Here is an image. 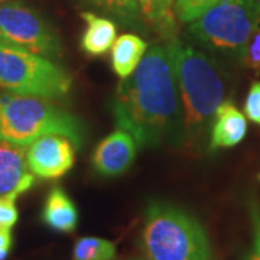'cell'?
<instances>
[{
	"label": "cell",
	"mask_w": 260,
	"mask_h": 260,
	"mask_svg": "<svg viewBox=\"0 0 260 260\" xmlns=\"http://www.w3.org/2000/svg\"><path fill=\"white\" fill-rule=\"evenodd\" d=\"M37 182L26 162V148L0 140V197L22 195Z\"/></svg>",
	"instance_id": "30bf717a"
},
{
	"label": "cell",
	"mask_w": 260,
	"mask_h": 260,
	"mask_svg": "<svg viewBox=\"0 0 260 260\" xmlns=\"http://www.w3.org/2000/svg\"><path fill=\"white\" fill-rule=\"evenodd\" d=\"M18 195L0 197V229L10 230L19 220V211L16 208Z\"/></svg>",
	"instance_id": "d6986e66"
},
{
	"label": "cell",
	"mask_w": 260,
	"mask_h": 260,
	"mask_svg": "<svg viewBox=\"0 0 260 260\" xmlns=\"http://www.w3.org/2000/svg\"><path fill=\"white\" fill-rule=\"evenodd\" d=\"M218 0H175V16L181 23H191L205 13Z\"/></svg>",
	"instance_id": "ac0fdd59"
},
{
	"label": "cell",
	"mask_w": 260,
	"mask_h": 260,
	"mask_svg": "<svg viewBox=\"0 0 260 260\" xmlns=\"http://www.w3.org/2000/svg\"><path fill=\"white\" fill-rule=\"evenodd\" d=\"M259 20L256 0H218L189 23L188 34L198 45L243 61Z\"/></svg>",
	"instance_id": "5b68a950"
},
{
	"label": "cell",
	"mask_w": 260,
	"mask_h": 260,
	"mask_svg": "<svg viewBox=\"0 0 260 260\" xmlns=\"http://www.w3.org/2000/svg\"><path fill=\"white\" fill-rule=\"evenodd\" d=\"M84 6L100 10L114 18L123 26L148 34V25L143 19L138 0H78Z\"/></svg>",
	"instance_id": "2e32d148"
},
{
	"label": "cell",
	"mask_w": 260,
	"mask_h": 260,
	"mask_svg": "<svg viewBox=\"0 0 260 260\" xmlns=\"http://www.w3.org/2000/svg\"><path fill=\"white\" fill-rule=\"evenodd\" d=\"M81 16L85 22L80 42L83 52L91 58L106 55L117 39V25L112 19L99 16L94 12H83Z\"/></svg>",
	"instance_id": "4fadbf2b"
},
{
	"label": "cell",
	"mask_w": 260,
	"mask_h": 260,
	"mask_svg": "<svg viewBox=\"0 0 260 260\" xmlns=\"http://www.w3.org/2000/svg\"><path fill=\"white\" fill-rule=\"evenodd\" d=\"M174 55L185 142L195 143L211 132L215 112L225 102L227 84L218 62L192 45L177 39Z\"/></svg>",
	"instance_id": "7a4b0ae2"
},
{
	"label": "cell",
	"mask_w": 260,
	"mask_h": 260,
	"mask_svg": "<svg viewBox=\"0 0 260 260\" xmlns=\"http://www.w3.org/2000/svg\"><path fill=\"white\" fill-rule=\"evenodd\" d=\"M244 113L246 116L254 121L256 124H260V83L251 84L250 90L246 97L244 103Z\"/></svg>",
	"instance_id": "7402d4cb"
},
{
	"label": "cell",
	"mask_w": 260,
	"mask_h": 260,
	"mask_svg": "<svg viewBox=\"0 0 260 260\" xmlns=\"http://www.w3.org/2000/svg\"><path fill=\"white\" fill-rule=\"evenodd\" d=\"M45 135H61L77 150L85 140V124L80 117L52 100L16 93H0V140L25 146Z\"/></svg>",
	"instance_id": "3957f363"
},
{
	"label": "cell",
	"mask_w": 260,
	"mask_h": 260,
	"mask_svg": "<svg viewBox=\"0 0 260 260\" xmlns=\"http://www.w3.org/2000/svg\"><path fill=\"white\" fill-rule=\"evenodd\" d=\"M0 39L48 59L62 55L56 29L39 12L19 2L0 6Z\"/></svg>",
	"instance_id": "52a82bcc"
},
{
	"label": "cell",
	"mask_w": 260,
	"mask_h": 260,
	"mask_svg": "<svg viewBox=\"0 0 260 260\" xmlns=\"http://www.w3.org/2000/svg\"><path fill=\"white\" fill-rule=\"evenodd\" d=\"M259 179H260V174H259Z\"/></svg>",
	"instance_id": "484cf974"
},
{
	"label": "cell",
	"mask_w": 260,
	"mask_h": 260,
	"mask_svg": "<svg viewBox=\"0 0 260 260\" xmlns=\"http://www.w3.org/2000/svg\"><path fill=\"white\" fill-rule=\"evenodd\" d=\"M242 62L249 68L260 71V20L257 23V28L254 29L249 41V45H247Z\"/></svg>",
	"instance_id": "44dd1931"
},
{
	"label": "cell",
	"mask_w": 260,
	"mask_h": 260,
	"mask_svg": "<svg viewBox=\"0 0 260 260\" xmlns=\"http://www.w3.org/2000/svg\"><path fill=\"white\" fill-rule=\"evenodd\" d=\"M0 88L54 102L71 93L73 77L52 59L0 39Z\"/></svg>",
	"instance_id": "8992f818"
},
{
	"label": "cell",
	"mask_w": 260,
	"mask_h": 260,
	"mask_svg": "<svg viewBox=\"0 0 260 260\" xmlns=\"http://www.w3.org/2000/svg\"><path fill=\"white\" fill-rule=\"evenodd\" d=\"M13 244L12 233L8 229H0V260H5L9 254Z\"/></svg>",
	"instance_id": "603a6c76"
},
{
	"label": "cell",
	"mask_w": 260,
	"mask_h": 260,
	"mask_svg": "<svg viewBox=\"0 0 260 260\" xmlns=\"http://www.w3.org/2000/svg\"><path fill=\"white\" fill-rule=\"evenodd\" d=\"M249 215L253 232V244L250 254L246 260H260V207L256 200H251L249 203Z\"/></svg>",
	"instance_id": "ffe728a7"
},
{
	"label": "cell",
	"mask_w": 260,
	"mask_h": 260,
	"mask_svg": "<svg viewBox=\"0 0 260 260\" xmlns=\"http://www.w3.org/2000/svg\"><path fill=\"white\" fill-rule=\"evenodd\" d=\"M41 220L54 232L73 233L78 225L80 214L70 195L61 186H54L45 198Z\"/></svg>",
	"instance_id": "7c38bea8"
},
{
	"label": "cell",
	"mask_w": 260,
	"mask_h": 260,
	"mask_svg": "<svg viewBox=\"0 0 260 260\" xmlns=\"http://www.w3.org/2000/svg\"><path fill=\"white\" fill-rule=\"evenodd\" d=\"M175 41L149 48L136 71L119 83L112 100L117 129L130 133L142 148L185 143Z\"/></svg>",
	"instance_id": "6da1fadb"
},
{
	"label": "cell",
	"mask_w": 260,
	"mask_h": 260,
	"mask_svg": "<svg viewBox=\"0 0 260 260\" xmlns=\"http://www.w3.org/2000/svg\"><path fill=\"white\" fill-rule=\"evenodd\" d=\"M148 42L135 34H124L112 48V70L117 77L127 78L136 71L148 51Z\"/></svg>",
	"instance_id": "5bb4252c"
},
{
	"label": "cell",
	"mask_w": 260,
	"mask_h": 260,
	"mask_svg": "<svg viewBox=\"0 0 260 260\" xmlns=\"http://www.w3.org/2000/svg\"><path fill=\"white\" fill-rule=\"evenodd\" d=\"M116 244L100 237H81L73 249V260H114Z\"/></svg>",
	"instance_id": "e0dca14e"
},
{
	"label": "cell",
	"mask_w": 260,
	"mask_h": 260,
	"mask_svg": "<svg viewBox=\"0 0 260 260\" xmlns=\"http://www.w3.org/2000/svg\"><path fill=\"white\" fill-rule=\"evenodd\" d=\"M149 30H155L167 42L178 39L175 0H138Z\"/></svg>",
	"instance_id": "9a60e30c"
},
{
	"label": "cell",
	"mask_w": 260,
	"mask_h": 260,
	"mask_svg": "<svg viewBox=\"0 0 260 260\" xmlns=\"http://www.w3.org/2000/svg\"><path fill=\"white\" fill-rule=\"evenodd\" d=\"M74 143L61 135H45L26 148L30 172L39 179H58L74 167Z\"/></svg>",
	"instance_id": "ba28073f"
},
{
	"label": "cell",
	"mask_w": 260,
	"mask_h": 260,
	"mask_svg": "<svg viewBox=\"0 0 260 260\" xmlns=\"http://www.w3.org/2000/svg\"><path fill=\"white\" fill-rule=\"evenodd\" d=\"M142 246L149 260H213L201 223L184 208L160 201L146 208Z\"/></svg>",
	"instance_id": "277c9868"
},
{
	"label": "cell",
	"mask_w": 260,
	"mask_h": 260,
	"mask_svg": "<svg viewBox=\"0 0 260 260\" xmlns=\"http://www.w3.org/2000/svg\"><path fill=\"white\" fill-rule=\"evenodd\" d=\"M257 2V6H259V10H260V0H256Z\"/></svg>",
	"instance_id": "cb8c5ba5"
},
{
	"label": "cell",
	"mask_w": 260,
	"mask_h": 260,
	"mask_svg": "<svg viewBox=\"0 0 260 260\" xmlns=\"http://www.w3.org/2000/svg\"><path fill=\"white\" fill-rule=\"evenodd\" d=\"M247 133V120L232 102L217 109L210 132V149H227L237 146Z\"/></svg>",
	"instance_id": "8fae6325"
},
{
	"label": "cell",
	"mask_w": 260,
	"mask_h": 260,
	"mask_svg": "<svg viewBox=\"0 0 260 260\" xmlns=\"http://www.w3.org/2000/svg\"><path fill=\"white\" fill-rule=\"evenodd\" d=\"M2 2H6V0H0V3H2Z\"/></svg>",
	"instance_id": "d4e9b609"
},
{
	"label": "cell",
	"mask_w": 260,
	"mask_h": 260,
	"mask_svg": "<svg viewBox=\"0 0 260 260\" xmlns=\"http://www.w3.org/2000/svg\"><path fill=\"white\" fill-rule=\"evenodd\" d=\"M138 153V143L133 136L116 129L97 145L93 153L94 171L103 178L120 177L133 165Z\"/></svg>",
	"instance_id": "9c48e42d"
}]
</instances>
